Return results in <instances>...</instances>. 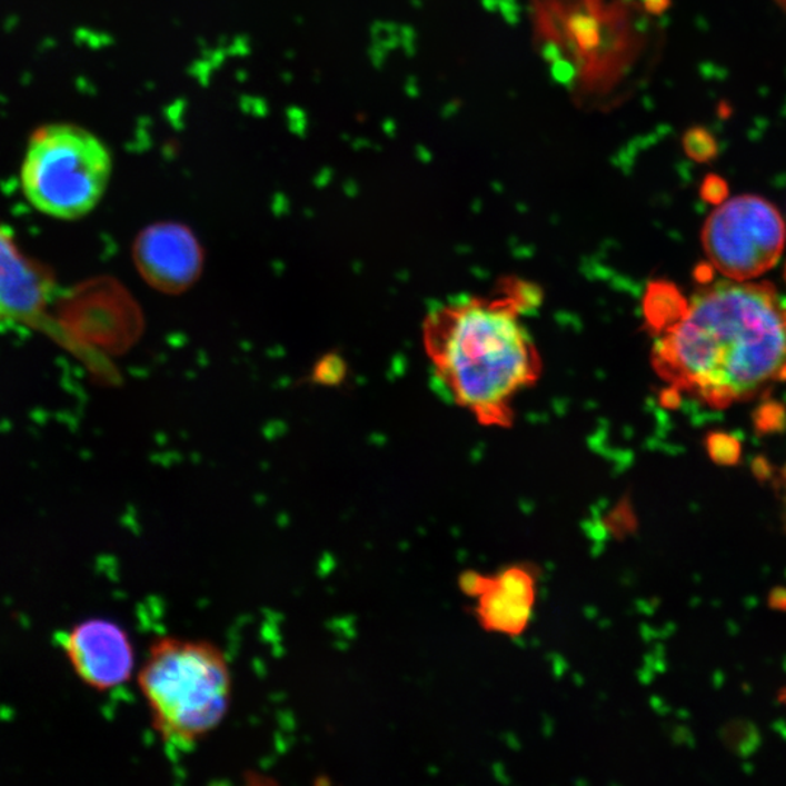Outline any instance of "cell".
I'll list each match as a JSON object with an SVG mask.
<instances>
[{
	"label": "cell",
	"instance_id": "6da1fadb",
	"mask_svg": "<svg viewBox=\"0 0 786 786\" xmlns=\"http://www.w3.org/2000/svg\"><path fill=\"white\" fill-rule=\"evenodd\" d=\"M543 304L538 286L505 277L489 296L437 305L422 324V344L437 382L481 426L515 424V402L543 375V357L524 318Z\"/></svg>",
	"mask_w": 786,
	"mask_h": 786
},
{
	"label": "cell",
	"instance_id": "7a4b0ae2",
	"mask_svg": "<svg viewBox=\"0 0 786 786\" xmlns=\"http://www.w3.org/2000/svg\"><path fill=\"white\" fill-rule=\"evenodd\" d=\"M665 382L713 408L756 397L786 366V312L770 282L705 286L686 317L657 337Z\"/></svg>",
	"mask_w": 786,
	"mask_h": 786
},
{
	"label": "cell",
	"instance_id": "3957f363",
	"mask_svg": "<svg viewBox=\"0 0 786 786\" xmlns=\"http://www.w3.org/2000/svg\"><path fill=\"white\" fill-rule=\"evenodd\" d=\"M138 680L155 732L176 752H191L210 736L232 704L228 657L205 639H157Z\"/></svg>",
	"mask_w": 786,
	"mask_h": 786
},
{
	"label": "cell",
	"instance_id": "277c9868",
	"mask_svg": "<svg viewBox=\"0 0 786 786\" xmlns=\"http://www.w3.org/2000/svg\"><path fill=\"white\" fill-rule=\"evenodd\" d=\"M111 173V153L100 138L81 126L50 122L28 139L21 190L39 213L78 220L100 205Z\"/></svg>",
	"mask_w": 786,
	"mask_h": 786
},
{
	"label": "cell",
	"instance_id": "5b68a950",
	"mask_svg": "<svg viewBox=\"0 0 786 786\" xmlns=\"http://www.w3.org/2000/svg\"><path fill=\"white\" fill-rule=\"evenodd\" d=\"M786 226L778 209L759 196H738L710 213L703 243L710 263L734 281L765 275L783 256Z\"/></svg>",
	"mask_w": 786,
	"mask_h": 786
},
{
	"label": "cell",
	"instance_id": "8992f818",
	"mask_svg": "<svg viewBox=\"0 0 786 786\" xmlns=\"http://www.w3.org/2000/svg\"><path fill=\"white\" fill-rule=\"evenodd\" d=\"M56 638L79 679L93 690L116 689L133 676V644L119 624L88 619Z\"/></svg>",
	"mask_w": 786,
	"mask_h": 786
},
{
	"label": "cell",
	"instance_id": "52a82bcc",
	"mask_svg": "<svg viewBox=\"0 0 786 786\" xmlns=\"http://www.w3.org/2000/svg\"><path fill=\"white\" fill-rule=\"evenodd\" d=\"M54 286L50 268L23 251L11 228L0 222V322H41Z\"/></svg>",
	"mask_w": 786,
	"mask_h": 786
},
{
	"label": "cell",
	"instance_id": "ba28073f",
	"mask_svg": "<svg viewBox=\"0 0 786 786\" xmlns=\"http://www.w3.org/2000/svg\"><path fill=\"white\" fill-rule=\"evenodd\" d=\"M136 261L152 285L167 291H180L199 276L201 252L187 229L157 226L139 238Z\"/></svg>",
	"mask_w": 786,
	"mask_h": 786
},
{
	"label": "cell",
	"instance_id": "9c48e42d",
	"mask_svg": "<svg viewBox=\"0 0 786 786\" xmlns=\"http://www.w3.org/2000/svg\"><path fill=\"white\" fill-rule=\"evenodd\" d=\"M534 605V580L524 569L511 568L488 580L481 593L479 615L488 628L519 634L529 623Z\"/></svg>",
	"mask_w": 786,
	"mask_h": 786
},
{
	"label": "cell",
	"instance_id": "30bf717a",
	"mask_svg": "<svg viewBox=\"0 0 786 786\" xmlns=\"http://www.w3.org/2000/svg\"><path fill=\"white\" fill-rule=\"evenodd\" d=\"M689 310L681 291L670 281L656 280L649 282L644 296L643 312L646 319L647 331L654 337L675 327L686 317Z\"/></svg>",
	"mask_w": 786,
	"mask_h": 786
},
{
	"label": "cell",
	"instance_id": "8fae6325",
	"mask_svg": "<svg viewBox=\"0 0 786 786\" xmlns=\"http://www.w3.org/2000/svg\"><path fill=\"white\" fill-rule=\"evenodd\" d=\"M706 450L714 464L736 466L742 460V444L727 432L714 431L706 436Z\"/></svg>",
	"mask_w": 786,
	"mask_h": 786
},
{
	"label": "cell",
	"instance_id": "7c38bea8",
	"mask_svg": "<svg viewBox=\"0 0 786 786\" xmlns=\"http://www.w3.org/2000/svg\"><path fill=\"white\" fill-rule=\"evenodd\" d=\"M723 740L729 750L738 755H752L760 745V737L757 729L746 722H734L729 724L723 733Z\"/></svg>",
	"mask_w": 786,
	"mask_h": 786
},
{
	"label": "cell",
	"instance_id": "4fadbf2b",
	"mask_svg": "<svg viewBox=\"0 0 786 786\" xmlns=\"http://www.w3.org/2000/svg\"><path fill=\"white\" fill-rule=\"evenodd\" d=\"M757 435H775L786 430V407L778 401H765L753 412Z\"/></svg>",
	"mask_w": 786,
	"mask_h": 786
},
{
	"label": "cell",
	"instance_id": "5bb4252c",
	"mask_svg": "<svg viewBox=\"0 0 786 786\" xmlns=\"http://www.w3.org/2000/svg\"><path fill=\"white\" fill-rule=\"evenodd\" d=\"M684 148L687 157L700 163L713 161L718 152L714 136L699 127L687 131L684 138Z\"/></svg>",
	"mask_w": 786,
	"mask_h": 786
},
{
	"label": "cell",
	"instance_id": "9a60e30c",
	"mask_svg": "<svg viewBox=\"0 0 786 786\" xmlns=\"http://www.w3.org/2000/svg\"><path fill=\"white\" fill-rule=\"evenodd\" d=\"M700 196L709 205L719 206L727 201L728 186L726 180L718 176H708L700 186Z\"/></svg>",
	"mask_w": 786,
	"mask_h": 786
},
{
	"label": "cell",
	"instance_id": "2e32d148",
	"mask_svg": "<svg viewBox=\"0 0 786 786\" xmlns=\"http://www.w3.org/2000/svg\"><path fill=\"white\" fill-rule=\"evenodd\" d=\"M752 472L759 482L769 481L774 477V466L765 458V456H756L752 462Z\"/></svg>",
	"mask_w": 786,
	"mask_h": 786
},
{
	"label": "cell",
	"instance_id": "e0dca14e",
	"mask_svg": "<svg viewBox=\"0 0 786 786\" xmlns=\"http://www.w3.org/2000/svg\"><path fill=\"white\" fill-rule=\"evenodd\" d=\"M660 402L663 407L667 409H677L681 405V394L680 390L675 388V386H668L667 389L663 390L660 395Z\"/></svg>",
	"mask_w": 786,
	"mask_h": 786
},
{
	"label": "cell",
	"instance_id": "ac0fdd59",
	"mask_svg": "<svg viewBox=\"0 0 786 786\" xmlns=\"http://www.w3.org/2000/svg\"><path fill=\"white\" fill-rule=\"evenodd\" d=\"M767 605H769L772 610L786 611V588H772L769 597H767Z\"/></svg>",
	"mask_w": 786,
	"mask_h": 786
},
{
	"label": "cell",
	"instance_id": "d6986e66",
	"mask_svg": "<svg viewBox=\"0 0 786 786\" xmlns=\"http://www.w3.org/2000/svg\"><path fill=\"white\" fill-rule=\"evenodd\" d=\"M714 268L713 263H698L694 271L695 280L698 281L700 286H708L709 282L714 280Z\"/></svg>",
	"mask_w": 786,
	"mask_h": 786
},
{
	"label": "cell",
	"instance_id": "ffe728a7",
	"mask_svg": "<svg viewBox=\"0 0 786 786\" xmlns=\"http://www.w3.org/2000/svg\"><path fill=\"white\" fill-rule=\"evenodd\" d=\"M779 700H780V703H783V704L786 706V689H784L783 692H780V694H779Z\"/></svg>",
	"mask_w": 786,
	"mask_h": 786
},
{
	"label": "cell",
	"instance_id": "44dd1931",
	"mask_svg": "<svg viewBox=\"0 0 786 786\" xmlns=\"http://www.w3.org/2000/svg\"><path fill=\"white\" fill-rule=\"evenodd\" d=\"M780 478H783V481L786 482V465H784V468L780 469Z\"/></svg>",
	"mask_w": 786,
	"mask_h": 786
},
{
	"label": "cell",
	"instance_id": "7402d4cb",
	"mask_svg": "<svg viewBox=\"0 0 786 786\" xmlns=\"http://www.w3.org/2000/svg\"><path fill=\"white\" fill-rule=\"evenodd\" d=\"M785 280H786V266H785Z\"/></svg>",
	"mask_w": 786,
	"mask_h": 786
},
{
	"label": "cell",
	"instance_id": "603a6c76",
	"mask_svg": "<svg viewBox=\"0 0 786 786\" xmlns=\"http://www.w3.org/2000/svg\"><path fill=\"white\" fill-rule=\"evenodd\" d=\"M785 529H786V527H785Z\"/></svg>",
	"mask_w": 786,
	"mask_h": 786
}]
</instances>
